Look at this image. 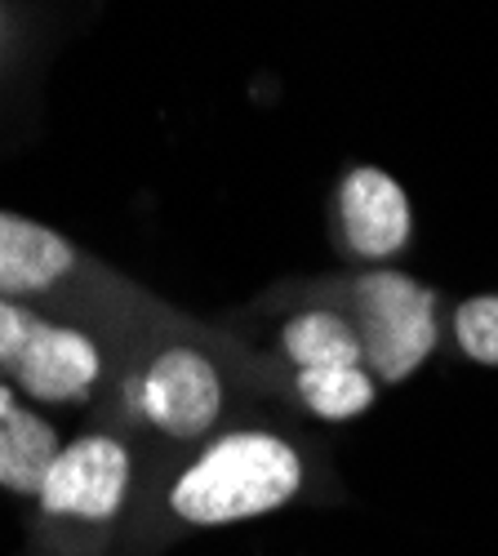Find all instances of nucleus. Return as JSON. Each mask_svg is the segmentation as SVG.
Returning <instances> with one entry per match:
<instances>
[{"label":"nucleus","mask_w":498,"mask_h":556,"mask_svg":"<svg viewBox=\"0 0 498 556\" xmlns=\"http://www.w3.org/2000/svg\"><path fill=\"white\" fill-rule=\"evenodd\" d=\"M325 490L334 485L321 450L281 424L241 414L196 450L156 463L120 552L156 556L188 534L245 526L294 503L330 498Z\"/></svg>","instance_id":"1"},{"label":"nucleus","mask_w":498,"mask_h":556,"mask_svg":"<svg viewBox=\"0 0 498 556\" xmlns=\"http://www.w3.org/2000/svg\"><path fill=\"white\" fill-rule=\"evenodd\" d=\"M254 396V352L169 307L139 312L120 339L112 419L143 441L152 468L237 424Z\"/></svg>","instance_id":"2"},{"label":"nucleus","mask_w":498,"mask_h":556,"mask_svg":"<svg viewBox=\"0 0 498 556\" xmlns=\"http://www.w3.org/2000/svg\"><path fill=\"white\" fill-rule=\"evenodd\" d=\"M152 477V454L120 419L63 441L31 498V556H116Z\"/></svg>","instance_id":"3"},{"label":"nucleus","mask_w":498,"mask_h":556,"mask_svg":"<svg viewBox=\"0 0 498 556\" xmlns=\"http://www.w3.org/2000/svg\"><path fill=\"white\" fill-rule=\"evenodd\" d=\"M120 339L76 316L0 299V379L44 414L112 405Z\"/></svg>","instance_id":"4"},{"label":"nucleus","mask_w":498,"mask_h":556,"mask_svg":"<svg viewBox=\"0 0 498 556\" xmlns=\"http://www.w3.org/2000/svg\"><path fill=\"white\" fill-rule=\"evenodd\" d=\"M307 290L352 316L366 365L383 388L410 383L445 339L440 294L400 267H360L334 281H311Z\"/></svg>","instance_id":"5"},{"label":"nucleus","mask_w":498,"mask_h":556,"mask_svg":"<svg viewBox=\"0 0 498 556\" xmlns=\"http://www.w3.org/2000/svg\"><path fill=\"white\" fill-rule=\"evenodd\" d=\"M99 281H112V271L99 276L94 263L63 231L44 227L27 214L0 210V299L72 316L67 299L85 294Z\"/></svg>","instance_id":"6"},{"label":"nucleus","mask_w":498,"mask_h":556,"mask_svg":"<svg viewBox=\"0 0 498 556\" xmlns=\"http://www.w3.org/2000/svg\"><path fill=\"white\" fill-rule=\"evenodd\" d=\"M414 210L405 188L379 165H347L334 188V241L339 254L366 267H387L410 250Z\"/></svg>","instance_id":"7"},{"label":"nucleus","mask_w":498,"mask_h":556,"mask_svg":"<svg viewBox=\"0 0 498 556\" xmlns=\"http://www.w3.org/2000/svg\"><path fill=\"white\" fill-rule=\"evenodd\" d=\"M271 299H281L285 312L271 326L267 348H254L258 356L277 361V365H294V369H325V365H366V348H360V334L352 326V316L311 294L307 286L298 290H277Z\"/></svg>","instance_id":"8"},{"label":"nucleus","mask_w":498,"mask_h":556,"mask_svg":"<svg viewBox=\"0 0 498 556\" xmlns=\"http://www.w3.org/2000/svg\"><path fill=\"white\" fill-rule=\"evenodd\" d=\"M254 352V348H250ZM258 365V388L267 396L285 401L290 409L307 414V419L321 424H352L360 414H370L383 383L374 379L370 365H325V369H294V365H277L254 352Z\"/></svg>","instance_id":"9"},{"label":"nucleus","mask_w":498,"mask_h":556,"mask_svg":"<svg viewBox=\"0 0 498 556\" xmlns=\"http://www.w3.org/2000/svg\"><path fill=\"white\" fill-rule=\"evenodd\" d=\"M63 432L44 409L23 401L5 379H0V490L10 498H36L50 463L63 450Z\"/></svg>","instance_id":"10"},{"label":"nucleus","mask_w":498,"mask_h":556,"mask_svg":"<svg viewBox=\"0 0 498 556\" xmlns=\"http://www.w3.org/2000/svg\"><path fill=\"white\" fill-rule=\"evenodd\" d=\"M445 334L472 365L498 369V294H472L445 312Z\"/></svg>","instance_id":"11"},{"label":"nucleus","mask_w":498,"mask_h":556,"mask_svg":"<svg viewBox=\"0 0 498 556\" xmlns=\"http://www.w3.org/2000/svg\"><path fill=\"white\" fill-rule=\"evenodd\" d=\"M116 556H139V552H116Z\"/></svg>","instance_id":"12"}]
</instances>
